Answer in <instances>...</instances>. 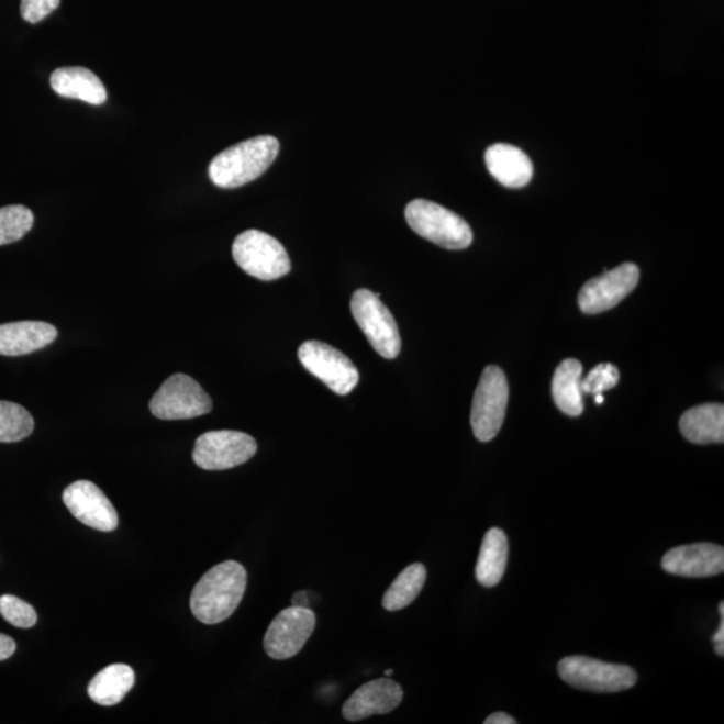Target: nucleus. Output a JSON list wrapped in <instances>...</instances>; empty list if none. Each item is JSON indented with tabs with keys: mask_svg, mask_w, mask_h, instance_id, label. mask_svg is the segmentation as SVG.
<instances>
[{
	"mask_svg": "<svg viewBox=\"0 0 724 724\" xmlns=\"http://www.w3.org/2000/svg\"><path fill=\"white\" fill-rule=\"evenodd\" d=\"M247 587V571L240 563L214 566L200 578L191 594V611L200 623L214 625L233 616Z\"/></svg>",
	"mask_w": 724,
	"mask_h": 724,
	"instance_id": "1",
	"label": "nucleus"
},
{
	"mask_svg": "<svg viewBox=\"0 0 724 724\" xmlns=\"http://www.w3.org/2000/svg\"><path fill=\"white\" fill-rule=\"evenodd\" d=\"M279 142L272 136H258L223 151L211 161L209 175L221 188H238L258 179L277 159Z\"/></svg>",
	"mask_w": 724,
	"mask_h": 724,
	"instance_id": "2",
	"label": "nucleus"
},
{
	"mask_svg": "<svg viewBox=\"0 0 724 724\" xmlns=\"http://www.w3.org/2000/svg\"><path fill=\"white\" fill-rule=\"evenodd\" d=\"M410 227L423 238L448 249H464L472 243V231L464 218L428 200H413L405 209Z\"/></svg>",
	"mask_w": 724,
	"mask_h": 724,
	"instance_id": "3",
	"label": "nucleus"
},
{
	"mask_svg": "<svg viewBox=\"0 0 724 724\" xmlns=\"http://www.w3.org/2000/svg\"><path fill=\"white\" fill-rule=\"evenodd\" d=\"M233 257L243 271L260 281H276L291 269L288 252L281 243L258 230L236 236Z\"/></svg>",
	"mask_w": 724,
	"mask_h": 724,
	"instance_id": "4",
	"label": "nucleus"
},
{
	"mask_svg": "<svg viewBox=\"0 0 724 724\" xmlns=\"http://www.w3.org/2000/svg\"><path fill=\"white\" fill-rule=\"evenodd\" d=\"M559 677L577 690L612 693L632 689L637 673L628 666L611 665L586 656L565 657L558 665Z\"/></svg>",
	"mask_w": 724,
	"mask_h": 724,
	"instance_id": "5",
	"label": "nucleus"
},
{
	"mask_svg": "<svg viewBox=\"0 0 724 724\" xmlns=\"http://www.w3.org/2000/svg\"><path fill=\"white\" fill-rule=\"evenodd\" d=\"M350 310L372 348L387 360L397 358L401 350L399 327L392 313L380 301V294L367 289L357 290L352 297Z\"/></svg>",
	"mask_w": 724,
	"mask_h": 724,
	"instance_id": "6",
	"label": "nucleus"
},
{
	"mask_svg": "<svg viewBox=\"0 0 724 724\" xmlns=\"http://www.w3.org/2000/svg\"><path fill=\"white\" fill-rule=\"evenodd\" d=\"M509 385L506 375L495 365L483 370L472 400L471 427L479 442H490L499 434L506 416Z\"/></svg>",
	"mask_w": 724,
	"mask_h": 724,
	"instance_id": "7",
	"label": "nucleus"
},
{
	"mask_svg": "<svg viewBox=\"0 0 724 724\" xmlns=\"http://www.w3.org/2000/svg\"><path fill=\"white\" fill-rule=\"evenodd\" d=\"M152 415L161 420H187L207 415L212 400L197 380L176 374L164 381L149 403Z\"/></svg>",
	"mask_w": 724,
	"mask_h": 724,
	"instance_id": "8",
	"label": "nucleus"
},
{
	"mask_svg": "<svg viewBox=\"0 0 724 724\" xmlns=\"http://www.w3.org/2000/svg\"><path fill=\"white\" fill-rule=\"evenodd\" d=\"M257 452V442L245 432L210 431L198 437L192 458L203 470L223 471L245 465Z\"/></svg>",
	"mask_w": 724,
	"mask_h": 724,
	"instance_id": "9",
	"label": "nucleus"
},
{
	"mask_svg": "<svg viewBox=\"0 0 724 724\" xmlns=\"http://www.w3.org/2000/svg\"><path fill=\"white\" fill-rule=\"evenodd\" d=\"M298 357L309 374L341 397L349 394L360 380L356 365L343 352L321 341H307L298 349Z\"/></svg>",
	"mask_w": 724,
	"mask_h": 724,
	"instance_id": "10",
	"label": "nucleus"
},
{
	"mask_svg": "<svg viewBox=\"0 0 724 724\" xmlns=\"http://www.w3.org/2000/svg\"><path fill=\"white\" fill-rule=\"evenodd\" d=\"M315 614L309 608L290 606L278 614L267 630L266 654L276 660L290 659L301 653L315 630Z\"/></svg>",
	"mask_w": 724,
	"mask_h": 724,
	"instance_id": "11",
	"label": "nucleus"
},
{
	"mask_svg": "<svg viewBox=\"0 0 724 724\" xmlns=\"http://www.w3.org/2000/svg\"><path fill=\"white\" fill-rule=\"evenodd\" d=\"M641 279V270L634 264H624L583 285L578 305L586 314L606 312L630 296Z\"/></svg>",
	"mask_w": 724,
	"mask_h": 724,
	"instance_id": "12",
	"label": "nucleus"
},
{
	"mask_svg": "<svg viewBox=\"0 0 724 724\" xmlns=\"http://www.w3.org/2000/svg\"><path fill=\"white\" fill-rule=\"evenodd\" d=\"M64 503L76 520L100 532H113L119 526L118 511L94 483L77 480L66 487Z\"/></svg>",
	"mask_w": 724,
	"mask_h": 724,
	"instance_id": "13",
	"label": "nucleus"
},
{
	"mask_svg": "<svg viewBox=\"0 0 724 724\" xmlns=\"http://www.w3.org/2000/svg\"><path fill=\"white\" fill-rule=\"evenodd\" d=\"M404 691L397 681L381 678L368 681L352 693L343 705L346 721L358 722L374 715L392 713L403 701Z\"/></svg>",
	"mask_w": 724,
	"mask_h": 724,
	"instance_id": "14",
	"label": "nucleus"
},
{
	"mask_svg": "<svg viewBox=\"0 0 724 724\" xmlns=\"http://www.w3.org/2000/svg\"><path fill=\"white\" fill-rule=\"evenodd\" d=\"M669 575L687 578L720 576L724 570V549L715 544H693L673 547L661 561Z\"/></svg>",
	"mask_w": 724,
	"mask_h": 724,
	"instance_id": "15",
	"label": "nucleus"
},
{
	"mask_svg": "<svg viewBox=\"0 0 724 724\" xmlns=\"http://www.w3.org/2000/svg\"><path fill=\"white\" fill-rule=\"evenodd\" d=\"M58 336L56 326L41 321H20L0 325V355L24 356L44 349Z\"/></svg>",
	"mask_w": 724,
	"mask_h": 724,
	"instance_id": "16",
	"label": "nucleus"
},
{
	"mask_svg": "<svg viewBox=\"0 0 724 724\" xmlns=\"http://www.w3.org/2000/svg\"><path fill=\"white\" fill-rule=\"evenodd\" d=\"M486 166L492 178L508 188H522L533 178V164L525 152L510 144L491 145L486 151Z\"/></svg>",
	"mask_w": 724,
	"mask_h": 724,
	"instance_id": "17",
	"label": "nucleus"
},
{
	"mask_svg": "<svg viewBox=\"0 0 724 724\" xmlns=\"http://www.w3.org/2000/svg\"><path fill=\"white\" fill-rule=\"evenodd\" d=\"M54 91L65 99L80 100L91 105H102L107 101V89L93 71L80 66L59 68L51 77Z\"/></svg>",
	"mask_w": 724,
	"mask_h": 724,
	"instance_id": "18",
	"label": "nucleus"
},
{
	"mask_svg": "<svg viewBox=\"0 0 724 724\" xmlns=\"http://www.w3.org/2000/svg\"><path fill=\"white\" fill-rule=\"evenodd\" d=\"M680 431L687 441L695 444L724 442V406L703 404L691 408L680 419Z\"/></svg>",
	"mask_w": 724,
	"mask_h": 724,
	"instance_id": "19",
	"label": "nucleus"
},
{
	"mask_svg": "<svg viewBox=\"0 0 724 724\" xmlns=\"http://www.w3.org/2000/svg\"><path fill=\"white\" fill-rule=\"evenodd\" d=\"M509 541L501 528L492 527L486 533L480 547L476 575L480 586L494 588L506 571Z\"/></svg>",
	"mask_w": 724,
	"mask_h": 724,
	"instance_id": "20",
	"label": "nucleus"
},
{
	"mask_svg": "<svg viewBox=\"0 0 724 724\" xmlns=\"http://www.w3.org/2000/svg\"><path fill=\"white\" fill-rule=\"evenodd\" d=\"M135 671L126 665H111L91 679L88 693L91 701L105 708L119 704L135 686Z\"/></svg>",
	"mask_w": 724,
	"mask_h": 724,
	"instance_id": "21",
	"label": "nucleus"
},
{
	"mask_svg": "<svg viewBox=\"0 0 724 724\" xmlns=\"http://www.w3.org/2000/svg\"><path fill=\"white\" fill-rule=\"evenodd\" d=\"M581 376V363L569 358L559 365L553 377V399L558 410L571 417L580 416L583 412Z\"/></svg>",
	"mask_w": 724,
	"mask_h": 724,
	"instance_id": "22",
	"label": "nucleus"
},
{
	"mask_svg": "<svg viewBox=\"0 0 724 724\" xmlns=\"http://www.w3.org/2000/svg\"><path fill=\"white\" fill-rule=\"evenodd\" d=\"M427 581V569L423 564H412L398 576L389 587L382 606L388 612H398L417 599Z\"/></svg>",
	"mask_w": 724,
	"mask_h": 724,
	"instance_id": "23",
	"label": "nucleus"
},
{
	"mask_svg": "<svg viewBox=\"0 0 724 724\" xmlns=\"http://www.w3.org/2000/svg\"><path fill=\"white\" fill-rule=\"evenodd\" d=\"M34 431V419L26 408L0 400V443L26 439Z\"/></svg>",
	"mask_w": 724,
	"mask_h": 724,
	"instance_id": "24",
	"label": "nucleus"
},
{
	"mask_svg": "<svg viewBox=\"0 0 724 724\" xmlns=\"http://www.w3.org/2000/svg\"><path fill=\"white\" fill-rule=\"evenodd\" d=\"M33 212L24 205L0 209V246L21 241L33 229Z\"/></svg>",
	"mask_w": 724,
	"mask_h": 724,
	"instance_id": "25",
	"label": "nucleus"
},
{
	"mask_svg": "<svg viewBox=\"0 0 724 724\" xmlns=\"http://www.w3.org/2000/svg\"><path fill=\"white\" fill-rule=\"evenodd\" d=\"M0 614H2L5 622L23 630L32 628L38 620L32 605L10 594L0 598Z\"/></svg>",
	"mask_w": 724,
	"mask_h": 724,
	"instance_id": "26",
	"label": "nucleus"
},
{
	"mask_svg": "<svg viewBox=\"0 0 724 724\" xmlns=\"http://www.w3.org/2000/svg\"><path fill=\"white\" fill-rule=\"evenodd\" d=\"M620 380V370L612 364H600L590 370L586 380H581L582 394H602L616 387Z\"/></svg>",
	"mask_w": 724,
	"mask_h": 724,
	"instance_id": "27",
	"label": "nucleus"
},
{
	"mask_svg": "<svg viewBox=\"0 0 724 724\" xmlns=\"http://www.w3.org/2000/svg\"><path fill=\"white\" fill-rule=\"evenodd\" d=\"M60 0H21V15L29 23H38L58 9Z\"/></svg>",
	"mask_w": 724,
	"mask_h": 724,
	"instance_id": "28",
	"label": "nucleus"
},
{
	"mask_svg": "<svg viewBox=\"0 0 724 724\" xmlns=\"http://www.w3.org/2000/svg\"><path fill=\"white\" fill-rule=\"evenodd\" d=\"M16 643L14 638L8 635L0 634V661L8 660L14 655Z\"/></svg>",
	"mask_w": 724,
	"mask_h": 724,
	"instance_id": "29",
	"label": "nucleus"
},
{
	"mask_svg": "<svg viewBox=\"0 0 724 724\" xmlns=\"http://www.w3.org/2000/svg\"><path fill=\"white\" fill-rule=\"evenodd\" d=\"M484 724H516V721L506 713H495L487 717Z\"/></svg>",
	"mask_w": 724,
	"mask_h": 724,
	"instance_id": "30",
	"label": "nucleus"
},
{
	"mask_svg": "<svg viewBox=\"0 0 724 724\" xmlns=\"http://www.w3.org/2000/svg\"><path fill=\"white\" fill-rule=\"evenodd\" d=\"M291 602H293L294 606L309 608V593L305 590H301V592H297L293 595Z\"/></svg>",
	"mask_w": 724,
	"mask_h": 724,
	"instance_id": "31",
	"label": "nucleus"
},
{
	"mask_svg": "<svg viewBox=\"0 0 724 724\" xmlns=\"http://www.w3.org/2000/svg\"><path fill=\"white\" fill-rule=\"evenodd\" d=\"M713 642L714 644H724V619H722L720 630H717L716 634L714 635Z\"/></svg>",
	"mask_w": 724,
	"mask_h": 724,
	"instance_id": "32",
	"label": "nucleus"
},
{
	"mask_svg": "<svg viewBox=\"0 0 724 724\" xmlns=\"http://www.w3.org/2000/svg\"><path fill=\"white\" fill-rule=\"evenodd\" d=\"M594 398H595V403L598 404L604 403V397H602V394H595Z\"/></svg>",
	"mask_w": 724,
	"mask_h": 724,
	"instance_id": "33",
	"label": "nucleus"
},
{
	"mask_svg": "<svg viewBox=\"0 0 724 724\" xmlns=\"http://www.w3.org/2000/svg\"><path fill=\"white\" fill-rule=\"evenodd\" d=\"M720 613H721V617L724 619V602H721Z\"/></svg>",
	"mask_w": 724,
	"mask_h": 724,
	"instance_id": "34",
	"label": "nucleus"
},
{
	"mask_svg": "<svg viewBox=\"0 0 724 724\" xmlns=\"http://www.w3.org/2000/svg\"><path fill=\"white\" fill-rule=\"evenodd\" d=\"M392 673H393V669H387V671L385 672V677H391Z\"/></svg>",
	"mask_w": 724,
	"mask_h": 724,
	"instance_id": "35",
	"label": "nucleus"
}]
</instances>
